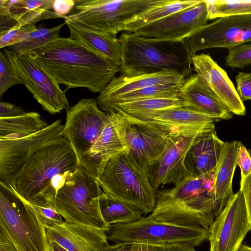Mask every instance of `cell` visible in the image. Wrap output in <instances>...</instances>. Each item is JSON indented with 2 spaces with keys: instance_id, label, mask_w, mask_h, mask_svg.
<instances>
[{
  "instance_id": "cell-1",
  "label": "cell",
  "mask_w": 251,
  "mask_h": 251,
  "mask_svg": "<svg viewBox=\"0 0 251 251\" xmlns=\"http://www.w3.org/2000/svg\"><path fill=\"white\" fill-rule=\"evenodd\" d=\"M59 84L100 93L120 72V66L70 37H59L31 51Z\"/></svg>"
},
{
  "instance_id": "cell-2",
  "label": "cell",
  "mask_w": 251,
  "mask_h": 251,
  "mask_svg": "<svg viewBox=\"0 0 251 251\" xmlns=\"http://www.w3.org/2000/svg\"><path fill=\"white\" fill-rule=\"evenodd\" d=\"M215 172L190 176L173 188L157 191L155 207L148 217L176 226L202 227L208 231L224 209L215 197Z\"/></svg>"
},
{
  "instance_id": "cell-3",
  "label": "cell",
  "mask_w": 251,
  "mask_h": 251,
  "mask_svg": "<svg viewBox=\"0 0 251 251\" xmlns=\"http://www.w3.org/2000/svg\"><path fill=\"white\" fill-rule=\"evenodd\" d=\"M119 39L121 75L132 76L169 72L186 78L191 74L193 56L186 39L156 40L128 32L122 33Z\"/></svg>"
},
{
  "instance_id": "cell-4",
  "label": "cell",
  "mask_w": 251,
  "mask_h": 251,
  "mask_svg": "<svg viewBox=\"0 0 251 251\" xmlns=\"http://www.w3.org/2000/svg\"><path fill=\"white\" fill-rule=\"evenodd\" d=\"M77 166L75 154L64 137L35 153L20 170L11 186L31 205L54 206L52 179L59 174L74 172Z\"/></svg>"
},
{
  "instance_id": "cell-5",
  "label": "cell",
  "mask_w": 251,
  "mask_h": 251,
  "mask_svg": "<svg viewBox=\"0 0 251 251\" xmlns=\"http://www.w3.org/2000/svg\"><path fill=\"white\" fill-rule=\"evenodd\" d=\"M97 179L103 192L139 209L144 214L152 212L155 207L157 190L146 171L128 152L110 158Z\"/></svg>"
},
{
  "instance_id": "cell-6",
  "label": "cell",
  "mask_w": 251,
  "mask_h": 251,
  "mask_svg": "<svg viewBox=\"0 0 251 251\" xmlns=\"http://www.w3.org/2000/svg\"><path fill=\"white\" fill-rule=\"evenodd\" d=\"M102 191L98 179L81 164L60 188L54 207L66 222L106 231L108 225L100 207Z\"/></svg>"
},
{
  "instance_id": "cell-7",
  "label": "cell",
  "mask_w": 251,
  "mask_h": 251,
  "mask_svg": "<svg viewBox=\"0 0 251 251\" xmlns=\"http://www.w3.org/2000/svg\"><path fill=\"white\" fill-rule=\"evenodd\" d=\"M0 226L18 251H50L45 227L34 209L12 186L0 181Z\"/></svg>"
},
{
  "instance_id": "cell-8",
  "label": "cell",
  "mask_w": 251,
  "mask_h": 251,
  "mask_svg": "<svg viewBox=\"0 0 251 251\" xmlns=\"http://www.w3.org/2000/svg\"><path fill=\"white\" fill-rule=\"evenodd\" d=\"M72 12L65 16L89 28L118 33L135 16L165 0H75Z\"/></svg>"
},
{
  "instance_id": "cell-9",
  "label": "cell",
  "mask_w": 251,
  "mask_h": 251,
  "mask_svg": "<svg viewBox=\"0 0 251 251\" xmlns=\"http://www.w3.org/2000/svg\"><path fill=\"white\" fill-rule=\"evenodd\" d=\"M108 240L114 243L161 245L189 243L195 247L208 240L204 228L158 222L143 217L135 222L109 225Z\"/></svg>"
},
{
  "instance_id": "cell-10",
  "label": "cell",
  "mask_w": 251,
  "mask_h": 251,
  "mask_svg": "<svg viewBox=\"0 0 251 251\" xmlns=\"http://www.w3.org/2000/svg\"><path fill=\"white\" fill-rule=\"evenodd\" d=\"M66 110L63 134L76 157L86 169L90 151L107 121L108 113L99 108L96 100L82 99Z\"/></svg>"
},
{
  "instance_id": "cell-11",
  "label": "cell",
  "mask_w": 251,
  "mask_h": 251,
  "mask_svg": "<svg viewBox=\"0 0 251 251\" xmlns=\"http://www.w3.org/2000/svg\"><path fill=\"white\" fill-rule=\"evenodd\" d=\"M2 50L10 60L22 84L44 110L54 115L70 107L66 93L36 60L31 51L19 54L8 49Z\"/></svg>"
},
{
  "instance_id": "cell-12",
  "label": "cell",
  "mask_w": 251,
  "mask_h": 251,
  "mask_svg": "<svg viewBox=\"0 0 251 251\" xmlns=\"http://www.w3.org/2000/svg\"><path fill=\"white\" fill-rule=\"evenodd\" d=\"M57 120L45 129L24 137L0 138V181L11 185L20 170L38 151L64 138Z\"/></svg>"
},
{
  "instance_id": "cell-13",
  "label": "cell",
  "mask_w": 251,
  "mask_h": 251,
  "mask_svg": "<svg viewBox=\"0 0 251 251\" xmlns=\"http://www.w3.org/2000/svg\"><path fill=\"white\" fill-rule=\"evenodd\" d=\"M251 230V222L240 190L229 197L207 231L210 251H238Z\"/></svg>"
},
{
  "instance_id": "cell-14",
  "label": "cell",
  "mask_w": 251,
  "mask_h": 251,
  "mask_svg": "<svg viewBox=\"0 0 251 251\" xmlns=\"http://www.w3.org/2000/svg\"><path fill=\"white\" fill-rule=\"evenodd\" d=\"M192 56L214 48L229 49L251 41V14L220 18L186 38Z\"/></svg>"
},
{
  "instance_id": "cell-15",
  "label": "cell",
  "mask_w": 251,
  "mask_h": 251,
  "mask_svg": "<svg viewBox=\"0 0 251 251\" xmlns=\"http://www.w3.org/2000/svg\"><path fill=\"white\" fill-rule=\"evenodd\" d=\"M126 122L125 138L128 152L145 171L160 156L172 134L150 121L134 119L121 111Z\"/></svg>"
},
{
  "instance_id": "cell-16",
  "label": "cell",
  "mask_w": 251,
  "mask_h": 251,
  "mask_svg": "<svg viewBox=\"0 0 251 251\" xmlns=\"http://www.w3.org/2000/svg\"><path fill=\"white\" fill-rule=\"evenodd\" d=\"M202 135L172 133L169 135L163 152L146 171L156 190L167 184L176 186L191 176L184 164L185 157L193 142Z\"/></svg>"
},
{
  "instance_id": "cell-17",
  "label": "cell",
  "mask_w": 251,
  "mask_h": 251,
  "mask_svg": "<svg viewBox=\"0 0 251 251\" xmlns=\"http://www.w3.org/2000/svg\"><path fill=\"white\" fill-rule=\"evenodd\" d=\"M208 21L207 5L205 0H202L196 6L171 14L133 33L152 40H182L207 25Z\"/></svg>"
},
{
  "instance_id": "cell-18",
  "label": "cell",
  "mask_w": 251,
  "mask_h": 251,
  "mask_svg": "<svg viewBox=\"0 0 251 251\" xmlns=\"http://www.w3.org/2000/svg\"><path fill=\"white\" fill-rule=\"evenodd\" d=\"M194 70L206 82L226 108L232 113L246 114V108L226 72L209 54H195L192 57Z\"/></svg>"
},
{
  "instance_id": "cell-19",
  "label": "cell",
  "mask_w": 251,
  "mask_h": 251,
  "mask_svg": "<svg viewBox=\"0 0 251 251\" xmlns=\"http://www.w3.org/2000/svg\"><path fill=\"white\" fill-rule=\"evenodd\" d=\"M107 113V121L90 151L86 168L97 179L110 158L128 152L125 138L126 120L118 112Z\"/></svg>"
},
{
  "instance_id": "cell-20",
  "label": "cell",
  "mask_w": 251,
  "mask_h": 251,
  "mask_svg": "<svg viewBox=\"0 0 251 251\" xmlns=\"http://www.w3.org/2000/svg\"><path fill=\"white\" fill-rule=\"evenodd\" d=\"M46 230L49 242H55L68 251H101L109 244L106 231L66 221Z\"/></svg>"
},
{
  "instance_id": "cell-21",
  "label": "cell",
  "mask_w": 251,
  "mask_h": 251,
  "mask_svg": "<svg viewBox=\"0 0 251 251\" xmlns=\"http://www.w3.org/2000/svg\"><path fill=\"white\" fill-rule=\"evenodd\" d=\"M171 133L202 135L215 130V122L220 121L195 109L179 106L157 112L149 120Z\"/></svg>"
},
{
  "instance_id": "cell-22",
  "label": "cell",
  "mask_w": 251,
  "mask_h": 251,
  "mask_svg": "<svg viewBox=\"0 0 251 251\" xmlns=\"http://www.w3.org/2000/svg\"><path fill=\"white\" fill-rule=\"evenodd\" d=\"M179 96L184 106L195 109L219 120H229L232 117V113L197 74L185 79Z\"/></svg>"
},
{
  "instance_id": "cell-23",
  "label": "cell",
  "mask_w": 251,
  "mask_h": 251,
  "mask_svg": "<svg viewBox=\"0 0 251 251\" xmlns=\"http://www.w3.org/2000/svg\"><path fill=\"white\" fill-rule=\"evenodd\" d=\"M224 144L217 136L215 130L197 137L184 159L185 167L191 176L214 172Z\"/></svg>"
},
{
  "instance_id": "cell-24",
  "label": "cell",
  "mask_w": 251,
  "mask_h": 251,
  "mask_svg": "<svg viewBox=\"0 0 251 251\" xmlns=\"http://www.w3.org/2000/svg\"><path fill=\"white\" fill-rule=\"evenodd\" d=\"M186 78L177 74L160 72L136 76H115L97 98L98 106L121 95L143 88L161 84L183 82Z\"/></svg>"
},
{
  "instance_id": "cell-25",
  "label": "cell",
  "mask_w": 251,
  "mask_h": 251,
  "mask_svg": "<svg viewBox=\"0 0 251 251\" xmlns=\"http://www.w3.org/2000/svg\"><path fill=\"white\" fill-rule=\"evenodd\" d=\"M71 39L104 56L120 66L121 43L117 33L93 30L77 23L65 20Z\"/></svg>"
},
{
  "instance_id": "cell-26",
  "label": "cell",
  "mask_w": 251,
  "mask_h": 251,
  "mask_svg": "<svg viewBox=\"0 0 251 251\" xmlns=\"http://www.w3.org/2000/svg\"><path fill=\"white\" fill-rule=\"evenodd\" d=\"M240 142H225L215 172L214 189L217 201L224 208L230 196L233 176L236 164V157Z\"/></svg>"
},
{
  "instance_id": "cell-27",
  "label": "cell",
  "mask_w": 251,
  "mask_h": 251,
  "mask_svg": "<svg viewBox=\"0 0 251 251\" xmlns=\"http://www.w3.org/2000/svg\"><path fill=\"white\" fill-rule=\"evenodd\" d=\"M182 106L183 102L180 97L155 98L117 103L108 112L119 111L134 119L148 121L158 111Z\"/></svg>"
},
{
  "instance_id": "cell-28",
  "label": "cell",
  "mask_w": 251,
  "mask_h": 251,
  "mask_svg": "<svg viewBox=\"0 0 251 251\" xmlns=\"http://www.w3.org/2000/svg\"><path fill=\"white\" fill-rule=\"evenodd\" d=\"M202 0H165V1L135 16L123 27L124 32L136 30L159 21L171 14L196 6Z\"/></svg>"
},
{
  "instance_id": "cell-29",
  "label": "cell",
  "mask_w": 251,
  "mask_h": 251,
  "mask_svg": "<svg viewBox=\"0 0 251 251\" xmlns=\"http://www.w3.org/2000/svg\"><path fill=\"white\" fill-rule=\"evenodd\" d=\"M36 112L11 118H0V138L24 137L41 131L49 126Z\"/></svg>"
},
{
  "instance_id": "cell-30",
  "label": "cell",
  "mask_w": 251,
  "mask_h": 251,
  "mask_svg": "<svg viewBox=\"0 0 251 251\" xmlns=\"http://www.w3.org/2000/svg\"><path fill=\"white\" fill-rule=\"evenodd\" d=\"M99 202L102 218L108 226L133 223L143 217V213L139 209L103 191L100 195Z\"/></svg>"
},
{
  "instance_id": "cell-31",
  "label": "cell",
  "mask_w": 251,
  "mask_h": 251,
  "mask_svg": "<svg viewBox=\"0 0 251 251\" xmlns=\"http://www.w3.org/2000/svg\"><path fill=\"white\" fill-rule=\"evenodd\" d=\"M50 2V0H0V35L12 29L29 11Z\"/></svg>"
},
{
  "instance_id": "cell-32",
  "label": "cell",
  "mask_w": 251,
  "mask_h": 251,
  "mask_svg": "<svg viewBox=\"0 0 251 251\" xmlns=\"http://www.w3.org/2000/svg\"><path fill=\"white\" fill-rule=\"evenodd\" d=\"M183 82L161 84L146 87L119 96L99 107L102 110L108 112L114 104L119 102L150 99L178 97H179V90Z\"/></svg>"
},
{
  "instance_id": "cell-33",
  "label": "cell",
  "mask_w": 251,
  "mask_h": 251,
  "mask_svg": "<svg viewBox=\"0 0 251 251\" xmlns=\"http://www.w3.org/2000/svg\"><path fill=\"white\" fill-rule=\"evenodd\" d=\"M63 23L51 28L37 27L24 40L8 47V50L19 54H23L35 50L59 37Z\"/></svg>"
},
{
  "instance_id": "cell-34",
  "label": "cell",
  "mask_w": 251,
  "mask_h": 251,
  "mask_svg": "<svg viewBox=\"0 0 251 251\" xmlns=\"http://www.w3.org/2000/svg\"><path fill=\"white\" fill-rule=\"evenodd\" d=\"M208 19L251 14V0H205Z\"/></svg>"
},
{
  "instance_id": "cell-35",
  "label": "cell",
  "mask_w": 251,
  "mask_h": 251,
  "mask_svg": "<svg viewBox=\"0 0 251 251\" xmlns=\"http://www.w3.org/2000/svg\"><path fill=\"white\" fill-rule=\"evenodd\" d=\"M225 65L233 69H243L251 64V43L242 44L228 49Z\"/></svg>"
},
{
  "instance_id": "cell-36",
  "label": "cell",
  "mask_w": 251,
  "mask_h": 251,
  "mask_svg": "<svg viewBox=\"0 0 251 251\" xmlns=\"http://www.w3.org/2000/svg\"><path fill=\"white\" fill-rule=\"evenodd\" d=\"M20 84L22 82L10 60L1 50L0 52V97L1 98L10 87Z\"/></svg>"
},
{
  "instance_id": "cell-37",
  "label": "cell",
  "mask_w": 251,
  "mask_h": 251,
  "mask_svg": "<svg viewBox=\"0 0 251 251\" xmlns=\"http://www.w3.org/2000/svg\"><path fill=\"white\" fill-rule=\"evenodd\" d=\"M37 28L35 24H29L10 29L0 35V48L9 47L23 41Z\"/></svg>"
},
{
  "instance_id": "cell-38",
  "label": "cell",
  "mask_w": 251,
  "mask_h": 251,
  "mask_svg": "<svg viewBox=\"0 0 251 251\" xmlns=\"http://www.w3.org/2000/svg\"><path fill=\"white\" fill-rule=\"evenodd\" d=\"M53 2L29 11L12 28L21 27L29 24H35L43 20L61 18L53 11L51 10V9H52Z\"/></svg>"
},
{
  "instance_id": "cell-39",
  "label": "cell",
  "mask_w": 251,
  "mask_h": 251,
  "mask_svg": "<svg viewBox=\"0 0 251 251\" xmlns=\"http://www.w3.org/2000/svg\"><path fill=\"white\" fill-rule=\"evenodd\" d=\"M31 205L34 209L39 220L45 228L60 224L65 221L62 216L57 212L54 206L52 204H48L42 206Z\"/></svg>"
},
{
  "instance_id": "cell-40",
  "label": "cell",
  "mask_w": 251,
  "mask_h": 251,
  "mask_svg": "<svg viewBox=\"0 0 251 251\" xmlns=\"http://www.w3.org/2000/svg\"><path fill=\"white\" fill-rule=\"evenodd\" d=\"M140 245L141 251H196L195 246L189 243Z\"/></svg>"
},
{
  "instance_id": "cell-41",
  "label": "cell",
  "mask_w": 251,
  "mask_h": 251,
  "mask_svg": "<svg viewBox=\"0 0 251 251\" xmlns=\"http://www.w3.org/2000/svg\"><path fill=\"white\" fill-rule=\"evenodd\" d=\"M236 91L241 100H251V73L239 72L235 76Z\"/></svg>"
},
{
  "instance_id": "cell-42",
  "label": "cell",
  "mask_w": 251,
  "mask_h": 251,
  "mask_svg": "<svg viewBox=\"0 0 251 251\" xmlns=\"http://www.w3.org/2000/svg\"><path fill=\"white\" fill-rule=\"evenodd\" d=\"M236 164L241 169V178L251 173V154L241 143L237 154Z\"/></svg>"
},
{
  "instance_id": "cell-43",
  "label": "cell",
  "mask_w": 251,
  "mask_h": 251,
  "mask_svg": "<svg viewBox=\"0 0 251 251\" xmlns=\"http://www.w3.org/2000/svg\"><path fill=\"white\" fill-rule=\"evenodd\" d=\"M26 112L21 106L7 102H0V118L19 116Z\"/></svg>"
},
{
  "instance_id": "cell-44",
  "label": "cell",
  "mask_w": 251,
  "mask_h": 251,
  "mask_svg": "<svg viewBox=\"0 0 251 251\" xmlns=\"http://www.w3.org/2000/svg\"><path fill=\"white\" fill-rule=\"evenodd\" d=\"M75 5L74 0H54L53 11L61 18H64L73 10Z\"/></svg>"
},
{
  "instance_id": "cell-45",
  "label": "cell",
  "mask_w": 251,
  "mask_h": 251,
  "mask_svg": "<svg viewBox=\"0 0 251 251\" xmlns=\"http://www.w3.org/2000/svg\"><path fill=\"white\" fill-rule=\"evenodd\" d=\"M240 190L243 194L251 222V173L248 176L241 178Z\"/></svg>"
},
{
  "instance_id": "cell-46",
  "label": "cell",
  "mask_w": 251,
  "mask_h": 251,
  "mask_svg": "<svg viewBox=\"0 0 251 251\" xmlns=\"http://www.w3.org/2000/svg\"><path fill=\"white\" fill-rule=\"evenodd\" d=\"M101 251H141L140 244L114 243L108 244Z\"/></svg>"
},
{
  "instance_id": "cell-47",
  "label": "cell",
  "mask_w": 251,
  "mask_h": 251,
  "mask_svg": "<svg viewBox=\"0 0 251 251\" xmlns=\"http://www.w3.org/2000/svg\"><path fill=\"white\" fill-rule=\"evenodd\" d=\"M0 251H18L6 230L0 226Z\"/></svg>"
},
{
  "instance_id": "cell-48",
  "label": "cell",
  "mask_w": 251,
  "mask_h": 251,
  "mask_svg": "<svg viewBox=\"0 0 251 251\" xmlns=\"http://www.w3.org/2000/svg\"><path fill=\"white\" fill-rule=\"evenodd\" d=\"M49 243L50 244V251H68L55 242H50Z\"/></svg>"
},
{
  "instance_id": "cell-49",
  "label": "cell",
  "mask_w": 251,
  "mask_h": 251,
  "mask_svg": "<svg viewBox=\"0 0 251 251\" xmlns=\"http://www.w3.org/2000/svg\"><path fill=\"white\" fill-rule=\"evenodd\" d=\"M238 251H251V247L242 245Z\"/></svg>"
},
{
  "instance_id": "cell-50",
  "label": "cell",
  "mask_w": 251,
  "mask_h": 251,
  "mask_svg": "<svg viewBox=\"0 0 251 251\" xmlns=\"http://www.w3.org/2000/svg\"><path fill=\"white\" fill-rule=\"evenodd\" d=\"M250 152H251V151H250Z\"/></svg>"
}]
</instances>
